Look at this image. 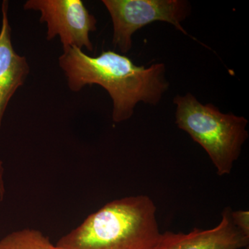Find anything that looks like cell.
I'll list each match as a JSON object with an SVG mask.
<instances>
[{
  "label": "cell",
  "instance_id": "1",
  "mask_svg": "<svg viewBox=\"0 0 249 249\" xmlns=\"http://www.w3.org/2000/svg\"><path fill=\"white\" fill-rule=\"evenodd\" d=\"M59 65L73 92L96 84L109 93L113 102L112 120L115 123L130 119L139 102L159 104L169 88L164 64L137 66L128 57L112 51L91 57L81 49L70 47L63 50Z\"/></svg>",
  "mask_w": 249,
  "mask_h": 249
},
{
  "label": "cell",
  "instance_id": "2",
  "mask_svg": "<svg viewBox=\"0 0 249 249\" xmlns=\"http://www.w3.org/2000/svg\"><path fill=\"white\" fill-rule=\"evenodd\" d=\"M161 232L150 196H125L107 203L62 236L58 249H153Z\"/></svg>",
  "mask_w": 249,
  "mask_h": 249
},
{
  "label": "cell",
  "instance_id": "3",
  "mask_svg": "<svg viewBox=\"0 0 249 249\" xmlns=\"http://www.w3.org/2000/svg\"><path fill=\"white\" fill-rule=\"evenodd\" d=\"M175 123L204 149L219 176L231 173L249 137L248 121L232 113L224 114L211 103L202 104L191 93L178 95Z\"/></svg>",
  "mask_w": 249,
  "mask_h": 249
},
{
  "label": "cell",
  "instance_id": "4",
  "mask_svg": "<svg viewBox=\"0 0 249 249\" xmlns=\"http://www.w3.org/2000/svg\"><path fill=\"white\" fill-rule=\"evenodd\" d=\"M113 23V45L121 53L132 49V35L150 23H170L186 34L181 22L191 14V4L185 0H103Z\"/></svg>",
  "mask_w": 249,
  "mask_h": 249
},
{
  "label": "cell",
  "instance_id": "5",
  "mask_svg": "<svg viewBox=\"0 0 249 249\" xmlns=\"http://www.w3.org/2000/svg\"><path fill=\"white\" fill-rule=\"evenodd\" d=\"M24 10L40 11V22L47 24V40L58 36L63 50L70 47L92 52L90 33L97 20L81 0H28Z\"/></svg>",
  "mask_w": 249,
  "mask_h": 249
},
{
  "label": "cell",
  "instance_id": "6",
  "mask_svg": "<svg viewBox=\"0 0 249 249\" xmlns=\"http://www.w3.org/2000/svg\"><path fill=\"white\" fill-rule=\"evenodd\" d=\"M232 210L226 208L220 222L213 229L195 228L188 233L167 231L160 233L153 249H242L248 247L249 236L235 227Z\"/></svg>",
  "mask_w": 249,
  "mask_h": 249
},
{
  "label": "cell",
  "instance_id": "7",
  "mask_svg": "<svg viewBox=\"0 0 249 249\" xmlns=\"http://www.w3.org/2000/svg\"><path fill=\"white\" fill-rule=\"evenodd\" d=\"M9 1L1 4V27L0 29V129L10 100L18 88L24 85L30 69L27 58L16 53L11 40L9 16ZM4 167L0 160V202L5 194Z\"/></svg>",
  "mask_w": 249,
  "mask_h": 249
},
{
  "label": "cell",
  "instance_id": "8",
  "mask_svg": "<svg viewBox=\"0 0 249 249\" xmlns=\"http://www.w3.org/2000/svg\"><path fill=\"white\" fill-rule=\"evenodd\" d=\"M0 249H58L40 231L23 229L0 240Z\"/></svg>",
  "mask_w": 249,
  "mask_h": 249
},
{
  "label": "cell",
  "instance_id": "9",
  "mask_svg": "<svg viewBox=\"0 0 249 249\" xmlns=\"http://www.w3.org/2000/svg\"><path fill=\"white\" fill-rule=\"evenodd\" d=\"M232 222L235 227L249 236V212L248 211H232Z\"/></svg>",
  "mask_w": 249,
  "mask_h": 249
}]
</instances>
